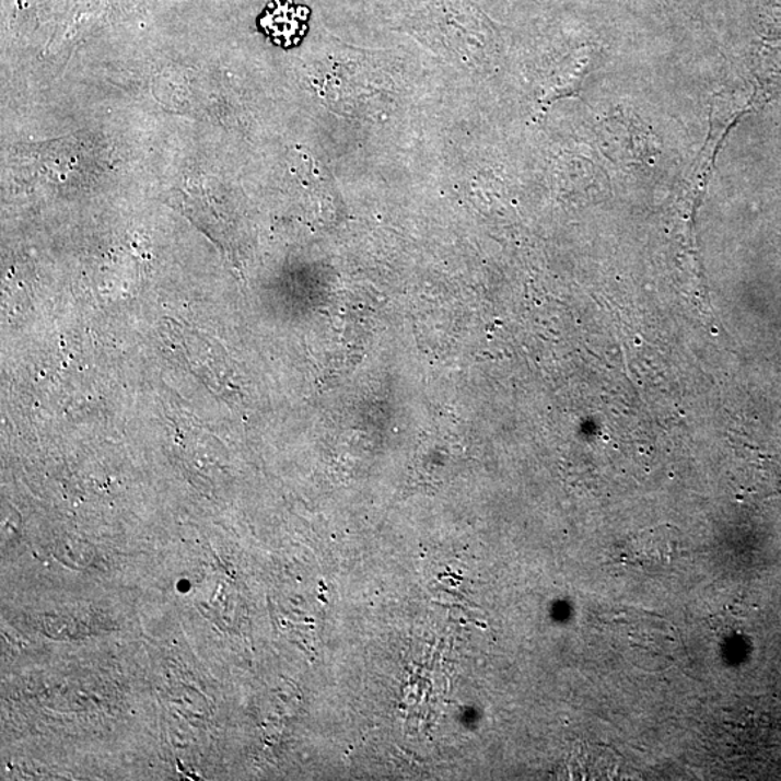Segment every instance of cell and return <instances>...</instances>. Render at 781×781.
I'll return each mask as SVG.
<instances>
[{
	"mask_svg": "<svg viewBox=\"0 0 781 781\" xmlns=\"http://www.w3.org/2000/svg\"><path fill=\"white\" fill-rule=\"evenodd\" d=\"M679 549V532L671 525H663L634 534L623 545L622 562L645 569L662 568L677 558Z\"/></svg>",
	"mask_w": 781,
	"mask_h": 781,
	"instance_id": "6da1fadb",
	"label": "cell"
}]
</instances>
